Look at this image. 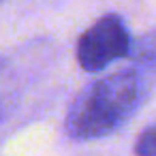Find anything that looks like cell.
<instances>
[{
    "instance_id": "1",
    "label": "cell",
    "mask_w": 156,
    "mask_h": 156,
    "mask_svg": "<svg viewBox=\"0 0 156 156\" xmlns=\"http://www.w3.org/2000/svg\"><path fill=\"white\" fill-rule=\"evenodd\" d=\"M139 77L133 69L111 73L83 88L66 113V133L75 141L111 135L135 111Z\"/></svg>"
},
{
    "instance_id": "2",
    "label": "cell",
    "mask_w": 156,
    "mask_h": 156,
    "mask_svg": "<svg viewBox=\"0 0 156 156\" xmlns=\"http://www.w3.org/2000/svg\"><path fill=\"white\" fill-rule=\"evenodd\" d=\"M130 51V34L120 15H105L94 22L77 43L79 66L88 73L107 69L113 60L126 58Z\"/></svg>"
},
{
    "instance_id": "3",
    "label": "cell",
    "mask_w": 156,
    "mask_h": 156,
    "mask_svg": "<svg viewBox=\"0 0 156 156\" xmlns=\"http://www.w3.org/2000/svg\"><path fill=\"white\" fill-rule=\"evenodd\" d=\"M135 152L141 156H156V126H150L147 130L141 133Z\"/></svg>"
},
{
    "instance_id": "4",
    "label": "cell",
    "mask_w": 156,
    "mask_h": 156,
    "mask_svg": "<svg viewBox=\"0 0 156 156\" xmlns=\"http://www.w3.org/2000/svg\"><path fill=\"white\" fill-rule=\"evenodd\" d=\"M143 45H145V49H143V60H156V32L154 34H150L145 41H143Z\"/></svg>"
}]
</instances>
